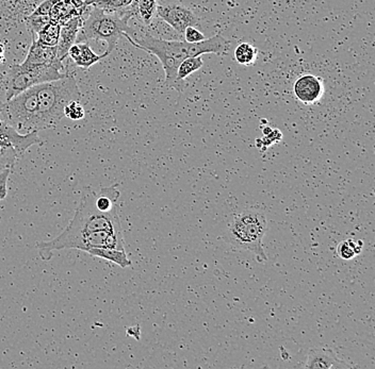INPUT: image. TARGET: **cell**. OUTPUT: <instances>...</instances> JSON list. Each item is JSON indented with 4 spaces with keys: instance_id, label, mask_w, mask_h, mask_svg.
Instances as JSON below:
<instances>
[{
    "instance_id": "13",
    "label": "cell",
    "mask_w": 375,
    "mask_h": 369,
    "mask_svg": "<svg viewBox=\"0 0 375 369\" xmlns=\"http://www.w3.org/2000/svg\"><path fill=\"white\" fill-rule=\"evenodd\" d=\"M29 65H61L62 61L58 58L57 46L43 45L32 38L26 60L23 62Z\"/></svg>"
},
{
    "instance_id": "27",
    "label": "cell",
    "mask_w": 375,
    "mask_h": 369,
    "mask_svg": "<svg viewBox=\"0 0 375 369\" xmlns=\"http://www.w3.org/2000/svg\"><path fill=\"white\" fill-rule=\"evenodd\" d=\"M183 36V40L188 43H198L206 38L205 34L197 27H188Z\"/></svg>"
},
{
    "instance_id": "22",
    "label": "cell",
    "mask_w": 375,
    "mask_h": 369,
    "mask_svg": "<svg viewBox=\"0 0 375 369\" xmlns=\"http://www.w3.org/2000/svg\"><path fill=\"white\" fill-rule=\"evenodd\" d=\"M204 65L202 56L200 57H190L183 60L177 69V80L185 83V79L191 76L195 71H200Z\"/></svg>"
},
{
    "instance_id": "12",
    "label": "cell",
    "mask_w": 375,
    "mask_h": 369,
    "mask_svg": "<svg viewBox=\"0 0 375 369\" xmlns=\"http://www.w3.org/2000/svg\"><path fill=\"white\" fill-rule=\"evenodd\" d=\"M88 8L81 0H57L49 13L50 22L62 26L74 17H83Z\"/></svg>"
},
{
    "instance_id": "19",
    "label": "cell",
    "mask_w": 375,
    "mask_h": 369,
    "mask_svg": "<svg viewBox=\"0 0 375 369\" xmlns=\"http://www.w3.org/2000/svg\"><path fill=\"white\" fill-rule=\"evenodd\" d=\"M60 30H61V26L59 24L50 22L43 29L38 31L34 38L38 40V43L53 47V46H57Z\"/></svg>"
},
{
    "instance_id": "26",
    "label": "cell",
    "mask_w": 375,
    "mask_h": 369,
    "mask_svg": "<svg viewBox=\"0 0 375 369\" xmlns=\"http://www.w3.org/2000/svg\"><path fill=\"white\" fill-rule=\"evenodd\" d=\"M283 139V134L280 132V130L275 129V130H272V132L269 133L268 135H264V139H258L256 141V145L258 148H264V150L268 148L271 145L274 144V143L280 142Z\"/></svg>"
},
{
    "instance_id": "18",
    "label": "cell",
    "mask_w": 375,
    "mask_h": 369,
    "mask_svg": "<svg viewBox=\"0 0 375 369\" xmlns=\"http://www.w3.org/2000/svg\"><path fill=\"white\" fill-rule=\"evenodd\" d=\"M135 0H86L88 7H95L107 13H121L128 9Z\"/></svg>"
},
{
    "instance_id": "31",
    "label": "cell",
    "mask_w": 375,
    "mask_h": 369,
    "mask_svg": "<svg viewBox=\"0 0 375 369\" xmlns=\"http://www.w3.org/2000/svg\"><path fill=\"white\" fill-rule=\"evenodd\" d=\"M3 52H5V47L3 44L0 43V56H3Z\"/></svg>"
},
{
    "instance_id": "17",
    "label": "cell",
    "mask_w": 375,
    "mask_h": 369,
    "mask_svg": "<svg viewBox=\"0 0 375 369\" xmlns=\"http://www.w3.org/2000/svg\"><path fill=\"white\" fill-rule=\"evenodd\" d=\"M157 0H135L131 9L135 17H138L145 26H150L157 14Z\"/></svg>"
},
{
    "instance_id": "7",
    "label": "cell",
    "mask_w": 375,
    "mask_h": 369,
    "mask_svg": "<svg viewBox=\"0 0 375 369\" xmlns=\"http://www.w3.org/2000/svg\"><path fill=\"white\" fill-rule=\"evenodd\" d=\"M5 121L24 133L38 131V95L36 86L28 88L3 104Z\"/></svg>"
},
{
    "instance_id": "21",
    "label": "cell",
    "mask_w": 375,
    "mask_h": 369,
    "mask_svg": "<svg viewBox=\"0 0 375 369\" xmlns=\"http://www.w3.org/2000/svg\"><path fill=\"white\" fill-rule=\"evenodd\" d=\"M258 57V49L249 43H241L235 49L236 61L240 65H253Z\"/></svg>"
},
{
    "instance_id": "10",
    "label": "cell",
    "mask_w": 375,
    "mask_h": 369,
    "mask_svg": "<svg viewBox=\"0 0 375 369\" xmlns=\"http://www.w3.org/2000/svg\"><path fill=\"white\" fill-rule=\"evenodd\" d=\"M324 91L323 79L311 73L299 77L293 86L295 97L304 104H315L320 102Z\"/></svg>"
},
{
    "instance_id": "25",
    "label": "cell",
    "mask_w": 375,
    "mask_h": 369,
    "mask_svg": "<svg viewBox=\"0 0 375 369\" xmlns=\"http://www.w3.org/2000/svg\"><path fill=\"white\" fill-rule=\"evenodd\" d=\"M65 116L71 121H80L84 117V109L79 100H73L65 106Z\"/></svg>"
},
{
    "instance_id": "9",
    "label": "cell",
    "mask_w": 375,
    "mask_h": 369,
    "mask_svg": "<svg viewBox=\"0 0 375 369\" xmlns=\"http://www.w3.org/2000/svg\"><path fill=\"white\" fill-rule=\"evenodd\" d=\"M42 144L38 132L19 133L7 121H0V145L11 147L19 156H24L30 147Z\"/></svg>"
},
{
    "instance_id": "1",
    "label": "cell",
    "mask_w": 375,
    "mask_h": 369,
    "mask_svg": "<svg viewBox=\"0 0 375 369\" xmlns=\"http://www.w3.org/2000/svg\"><path fill=\"white\" fill-rule=\"evenodd\" d=\"M42 260L49 261L54 251L91 248H117L124 247L123 229L117 208L102 212L95 206V191L86 189L80 198L75 215L61 235L50 241L36 243Z\"/></svg>"
},
{
    "instance_id": "4",
    "label": "cell",
    "mask_w": 375,
    "mask_h": 369,
    "mask_svg": "<svg viewBox=\"0 0 375 369\" xmlns=\"http://www.w3.org/2000/svg\"><path fill=\"white\" fill-rule=\"evenodd\" d=\"M268 231L266 214L256 209H245L234 215L224 232L228 244L241 250L249 251L258 262L268 261L262 239Z\"/></svg>"
},
{
    "instance_id": "28",
    "label": "cell",
    "mask_w": 375,
    "mask_h": 369,
    "mask_svg": "<svg viewBox=\"0 0 375 369\" xmlns=\"http://www.w3.org/2000/svg\"><path fill=\"white\" fill-rule=\"evenodd\" d=\"M11 173H12L11 169H5V171H0V202L7 197L8 181H9Z\"/></svg>"
},
{
    "instance_id": "3",
    "label": "cell",
    "mask_w": 375,
    "mask_h": 369,
    "mask_svg": "<svg viewBox=\"0 0 375 369\" xmlns=\"http://www.w3.org/2000/svg\"><path fill=\"white\" fill-rule=\"evenodd\" d=\"M36 86L38 95V131L54 128L65 117V108L73 100L81 99L76 79L71 73L58 80Z\"/></svg>"
},
{
    "instance_id": "6",
    "label": "cell",
    "mask_w": 375,
    "mask_h": 369,
    "mask_svg": "<svg viewBox=\"0 0 375 369\" xmlns=\"http://www.w3.org/2000/svg\"><path fill=\"white\" fill-rule=\"evenodd\" d=\"M61 65H29L13 64L9 67L3 79V86L5 91V100L12 99L16 95L32 86L58 80L65 76Z\"/></svg>"
},
{
    "instance_id": "30",
    "label": "cell",
    "mask_w": 375,
    "mask_h": 369,
    "mask_svg": "<svg viewBox=\"0 0 375 369\" xmlns=\"http://www.w3.org/2000/svg\"><path fill=\"white\" fill-rule=\"evenodd\" d=\"M272 130H273V128H271V127L266 126V128H262V133H264V135H268L269 133L272 132Z\"/></svg>"
},
{
    "instance_id": "29",
    "label": "cell",
    "mask_w": 375,
    "mask_h": 369,
    "mask_svg": "<svg viewBox=\"0 0 375 369\" xmlns=\"http://www.w3.org/2000/svg\"><path fill=\"white\" fill-rule=\"evenodd\" d=\"M57 3V0H45L43 3H41L32 14L34 15H49L50 11L53 9L54 5Z\"/></svg>"
},
{
    "instance_id": "24",
    "label": "cell",
    "mask_w": 375,
    "mask_h": 369,
    "mask_svg": "<svg viewBox=\"0 0 375 369\" xmlns=\"http://www.w3.org/2000/svg\"><path fill=\"white\" fill-rule=\"evenodd\" d=\"M50 23L49 15H29L26 17V25L30 32L31 38H36L38 31Z\"/></svg>"
},
{
    "instance_id": "20",
    "label": "cell",
    "mask_w": 375,
    "mask_h": 369,
    "mask_svg": "<svg viewBox=\"0 0 375 369\" xmlns=\"http://www.w3.org/2000/svg\"><path fill=\"white\" fill-rule=\"evenodd\" d=\"M363 247V241L361 239H357V241L352 239H345V241H342L338 245L336 252H337V256L342 260H352V259L361 254Z\"/></svg>"
},
{
    "instance_id": "15",
    "label": "cell",
    "mask_w": 375,
    "mask_h": 369,
    "mask_svg": "<svg viewBox=\"0 0 375 369\" xmlns=\"http://www.w3.org/2000/svg\"><path fill=\"white\" fill-rule=\"evenodd\" d=\"M67 57L74 61L76 67H80L84 71H88L91 67L104 59V56H98V53L93 51L88 43L74 44L69 48Z\"/></svg>"
},
{
    "instance_id": "32",
    "label": "cell",
    "mask_w": 375,
    "mask_h": 369,
    "mask_svg": "<svg viewBox=\"0 0 375 369\" xmlns=\"http://www.w3.org/2000/svg\"><path fill=\"white\" fill-rule=\"evenodd\" d=\"M3 102H0V114L3 113Z\"/></svg>"
},
{
    "instance_id": "5",
    "label": "cell",
    "mask_w": 375,
    "mask_h": 369,
    "mask_svg": "<svg viewBox=\"0 0 375 369\" xmlns=\"http://www.w3.org/2000/svg\"><path fill=\"white\" fill-rule=\"evenodd\" d=\"M133 17H135V14L131 5L121 13H107L104 10L91 7L88 16L83 19L80 29L83 38L87 42H105L107 49L102 56L104 58L108 57L115 49L122 36L133 38L137 34L129 26V21Z\"/></svg>"
},
{
    "instance_id": "16",
    "label": "cell",
    "mask_w": 375,
    "mask_h": 369,
    "mask_svg": "<svg viewBox=\"0 0 375 369\" xmlns=\"http://www.w3.org/2000/svg\"><path fill=\"white\" fill-rule=\"evenodd\" d=\"M91 257L104 259L117 264L120 267L126 268L133 265V262L127 257L125 249L117 248H91L87 251Z\"/></svg>"
},
{
    "instance_id": "8",
    "label": "cell",
    "mask_w": 375,
    "mask_h": 369,
    "mask_svg": "<svg viewBox=\"0 0 375 369\" xmlns=\"http://www.w3.org/2000/svg\"><path fill=\"white\" fill-rule=\"evenodd\" d=\"M156 16L183 36L188 27H200L201 21L192 10L181 3H168L158 5Z\"/></svg>"
},
{
    "instance_id": "23",
    "label": "cell",
    "mask_w": 375,
    "mask_h": 369,
    "mask_svg": "<svg viewBox=\"0 0 375 369\" xmlns=\"http://www.w3.org/2000/svg\"><path fill=\"white\" fill-rule=\"evenodd\" d=\"M22 156L17 154L16 150H13L11 147L3 146L0 145V171L5 169H14L17 161Z\"/></svg>"
},
{
    "instance_id": "2",
    "label": "cell",
    "mask_w": 375,
    "mask_h": 369,
    "mask_svg": "<svg viewBox=\"0 0 375 369\" xmlns=\"http://www.w3.org/2000/svg\"><path fill=\"white\" fill-rule=\"evenodd\" d=\"M129 43L139 49L144 50L150 55L156 56L159 59L166 73V86L174 88L179 93H183L187 83L177 80V69L183 60L190 57H200L206 53L224 56L231 47V40L221 34H216L210 38H205L198 43H188L185 40H169L158 38L152 34H143L133 38L127 36Z\"/></svg>"
},
{
    "instance_id": "14",
    "label": "cell",
    "mask_w": 375,
    "mask_h": 369,
    "mask_svg": "<svg viewBox=\"0 0 375 369\" xmlns=\"http://www.w3.org/2000/svg\"><path fill=\"white\" fill-rule=\"evenodd\" d=\"M82 22V16H76L69 19V22L65 23V25H62L57 44L58 58L62 62L67 57L69 48L76 42Z\"/></svg>"
},
{
    "instance_id": "11",
    "label": "cell",
    "mask_w": 375,
    "mask_h": 369,
    "mask_svg": "<svg viewBox=\"0 0 375 369\" xmlns=\"http://www.w3.org/2000/svg\"><path fill=\"white\" fill-rule=\"evenodd\" d=\"M306 368L345 369L352 368V365L340 360L335 351L330 348H316L309 351L307 355Z\"/></svg>"
},
{
    "instance_id": "33",
    "label": "cell",
    "mask_w": 375,
    "mask_h": 369,
    "mask_svg": "<svg viewBox=\"0 0 375 369\" xmlns=\"http://www.w3.org/2000/svg\"><path fill=\"white\" fill-rule=\"evenodd\" d=\"M81 1H86V0H81Z\"/></svg>"
}]
</instances>
